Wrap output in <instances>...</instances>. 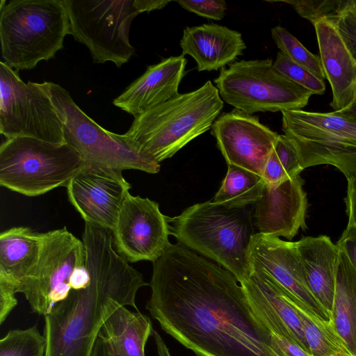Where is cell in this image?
I'll list each match as a JSON object with an SVG mask.
<instances>
[{"instance_id": "obj_5", "label": "cell", "mask_w": 356, "mask_h": 356, "mask_svg": "<svg viewBox=\"0 0 356 356\" xmlns=\"http://www.w3.org/2000/svg\"><path fill=\"white\" fill-rule=\"evenodd\" d=\"M70 34L63 0H1L0 41L3 62L16 71L54 58Z\"/></svg>"}, {"instance_id": "obj_38", "label": "cell", "mask_w": 356, "mask_h": 356, "mask_svg": "<svg viewBox=\"0 0 356 356\" xmlns=\"http://www.w3.org/2000/svg\"><path fill=\"white\" fill-rule=\"evenodd\" d=\"M90 356H115L106 339L98 334Z\"/></svg>"}, {"instance_id": "obj_19", "label": "cell", "mask_w": 356, "mask_h": 356, "mask_svg": "<svg viewBox=\"0 0 356 356\" xmlns=\"http://www.w3.org/2000/svg\"><path fill=\"white\" fill-rule=\"evenodd\" d=\"M187 60L182 55L163 59L149 65L113 104L134 117L177 95L186 74Z\"/></svg>"}, {"instance_id": "obj_15", "label": "cell", "mask_w": 356, "mask_h": 356, "mask_svg": "<svg viewBox=\"0 0 356 356\" xmlns=\"http://www.w3.org/2000/svg\"><path fill=\"white\" fill-rule=\"evenodd\" d=\"M211 131L228 165L245 168L263 177L277 133L261 124L257 116L236 108L216 119Z\"/></svg>"}, {"instance_id": "obj_22", "label": "cell", "mask_w": 356, "mask_h": 356, "mask_svg": "<svg viewBox=\"0 0 356 356\" xmlns=\"http://www.w3.org/2000/svg\"><path fill=\"white\" fill-rule=\"evenodd\" d=\"M42 233L27 227H15L0 234V282L17 288L36 264Z\"/></svg>"}, {"instance_id": "obj_37", "label": "cell", "mask_w": 356, "mask_h": 356, "mask_svg": "<svg viewBox=\"0 0 356 356\" xmlns=\"http://www.w3.org/2000/svg\"><path fill=\"white\" fill-rule=\"evenodd\" d=\"M271 337L272 341L289 356H312L309 353L293 340L273 334H271Z\"/></svg>"}, {"instance_id": "obj_26", "label": "cell", "mask_w": 356, "mask_h": 356, "mask_svg": "<svg viewBox=\"0 0 356 356\" xmlns=\"http://www.w3.org/2000/svg\"><path fill=\"white\" fill-rule=\"evenodd\" d=\"M263 177L245 168L228 165L227 172L213 202L230 209L245 208L261 198Z\"/></svg>"}, {"instance_id": "obj_29", "label": "cell", "mask_w": 356, "mask_h": 356, "mask_svg": "<svg viewBox=\"0 0 356 356\" xmlns=\"http://www.w3.org/2000/svg\"><path fill=\"white\" fill-rule=\"evenodd\" d=\"M271 35L280 51L291 60L306 68L320 79H325L320 57L306 49L285 28L280 26L273 27Z\"/></svg>"}, {"instance_id": "obj_34", "label": "cell", "mask_w": 356, "mask_h": 356, "mask_svg": "<svg viewBox=\"0 0 356 356\" xmlns=\"http://www.w3.org/2000/svg\"><path fill=\"white\" fill-rule=\"evenodd\" d=\"M15 288L3 282H0V324L6 320L8 314L17 304Z\"/></svg>"}, {"instance_id": "obj_27", "label": "cell", "mask_w": 356, "mask_h": 356, "mask_svg": "<svg viewBox=\"0 0 356 356\" xmlns=\"http://www.w3.org/2000/svg\"><path fill=\"white\" fill-rule=\"evenodd\" d=\"M304 170L297 152L286 136L279 135L266 162L263 179L268 185H277L300 175Z\"/></svg>"}, {"instance_id": "obj_3", "label": "cell", "mask_w": 356, "mask_h": 356, "mask_svg": "<svg viewBox=\"0 0 356 356\" xmlns=\"http://www.w3.org/2000/svg\"><path fill=\"white\" fill-rule=\"evenodd\" d=\"M223 105L218 88L207 81L193 91L178 94L134 117L122 136L139 152L160 163L211 128Z\"/></svg>"}, {"instance_id": "obj_12", "label": "cell", "mask_w": 356, "mask_h": 356, "mask_svg": "<svg viewBox=\"0 0 356 356\" xmlns=\"http://www.w3.org/2000/svg\"><path fill=\"white\" fill-rule=\"evenodd\" d=\"M86 264L83 241L65 227L42 233L39 259L18 285L17 293L24 295L33 312L45 316L68 296L74 271Z\"/></svg>"}, {"instance_id": "obj_41", "label": "cell", "mask_w": 356, "mask_h": 356, "mask_svg": "<svg viewBox=\"0 0 356 356\" xmlns=\"http://www.w3.org/2000/svg\"><path fill=\"white\" fill-rule=\"evenodd\" d=\"M336 356H353V355H352L351 354H343V355H336Z\"/></svg>"}, {"instance_id": "obj_10", "label": "cell", "mask_w": 356, "mask_h": 356, "mask_svg": "<svg viewBox=\"0 0 356 356\" xmlns=\"http://www.w3.org/2000/svg\"><path fill=\"white\" fill-rule=\"evenodd\" d=\"M221 99L249 115L302 110L313 93L278 71L271 59L242 60L214 79Z\"/></svg>"}, {"instance_id": "obj_17", "label": "cell", "mask_w": 356, "mask_h": 356, "mask_svg": "<svg viewBox=\"0 0 356 356\" xmlns=\"http://www.w3.org/2000/svg\"><path fill=\"white\" fill-rule=\"evenodd\" d=\"M304 180L298 175L277 185L265 184L255 204L254 222L259 233L291 240L300 229L307 228V194Z\"/></svg>"}, {"instance_id": "obj_24", "label": "cell", "mask_w": 356, "mask_h": 356, "mask_svg": "<svg viewBox=\"0 0 356 356\" xmlns=\"http://www.w3.org/2000/svg\"><path fill=\"white\" fill-rule=\"evenodd\" d=\"M331 319L349 352L356 356V270L340 250Z\"/></svg>"}, {"instance_id": "obj_31", "label": "cell", "mask_w": 356, "mask_h": 356, "mask_svg": "<svg viewBox=\"0 0 356 356\" xmlns=\"http://www.w3.org/2000/svg\"><path fill=\"white\" fill-rule=\"evenodd\" d=\"M330 21L356 60V0H341L336 15Z\"/></svg>"}, {"instance_id": "obj_39", "label": "cell", "mask_w": 356, "mask_h": 356, "mask_svg": "<svg viewBox=\"0 0 356 356\" xmlns=\"http://www.w3.org/2000/svg\"><path fill=\"white\" fill-rule=\"evenodd\" d=\"M152 335L155 339L159 356H171L169 349L159 334L154 330Z\"/></svg>"}, {"instance_id": "obj_25", "label": "cell", "mask_w": 356, "mask_h": 356, "mask_svg": "<svg viewBox=\"0 0 356 356\" xmlns=\"http://www.w3.org/2000/svg\"><path fill=\"white\" fill-rule=\"evenodd\" d=\"M286 300L298 314L305 340L312 356H336L351 354L331 322L323 321L312 315L309 309L281 285Z\"/></svg>"}, {"instance_id": "obj_21", "label": "cell", "mask_w": 356, "mask_h": 356, "mask_svg": "<svg viewBox=\"0 0 356 356\" xmlns=\"http://www.w3.org/2000/svg\"><path fill=\"white\" fill-rule=\"evenodd\" d=\"M295 243L309 290L331 315L339 254L338 247L325 235L302 238Z\"/></svg>"}, {"instance_id": "obj_23", "label": "cell", "mask_w": 356, "mask_h": 356, "mask_svg": "<svg viewBox=\"0 0 356 356\" xmlns=\"http://www.w3.org/2000/svg\"><path fill=\"white\" fill-rule=\"evenodd\" d=\"M153 330L147 315L121 306L105 320L99 334L115 356H145V346Z\"/></svg>"}, {"instance_id": "obj_36", "label": "cell", "mask_w": 356, "mask_h": 356, "mask_svg": "<svg viewBox=\"0 0 356 356\" xmlns=\"http://www.w3.org/2000/svg\"><path fill=\"white\" fill-rule=\"evenodd\" d=\"M348 180L347 195L345 199L348 227H356V175Z\"/></svg>"}, {"instance_id": "obj_7", "label": "cell", "mask_w": 356, "mask_h": 356, "mask_svg": "<svg viewBox=\"0 0 356 356\" xmlns=\"http://www.w3.org/2000/svg\"><path fill=\"white\" fill-rule=\"evenodd\" d=\"M83 165L79 154L67 143L15 137L0 146V185L29 197L66 187Z\"/></svg>"}, {"instance_id": "obj_30", "label": "cell", "mask_w": 356, "mask_h": 356, "mask_svg": "<svg viewBox=\"0 0 356 356\" xmlns=\"http://www.w3.org/2000/svg\"><path fill=\"white\" fill-rule=\"evenodd\" d=\"M274 67L289 79L311 91L313 95H323L325 91V83L301 65L294 63L284 53L277 54Z\"/></svg>"}, {"instance_id": "obj_20", "label": "cell", "mask_w": 356, "mask_h": 356, "mask_svg": "<svg viewBox=\"0 0 356 356\" xmlns=\"http://www.w3.org/2000/svg\"><path fill=\"white\" fill-rule=\"evenodd\" d=\"M180 47L182 56L194 58L199 72L222 69L246 49L241 33L216 24L186 27Z\"/></svg>"}, {"instance_id": "obj_14", "label": "cell", "mask_w": 356, "mask_h": 356, "mask_svg": "<svg viewBox=\"0 0 356 356\" xmlns=\"http://www.w3.org/2000/svg\"><path fill=\"white\" fill-rule=\"evenodd\" d=\"M66 188L85 222L113 232L131 185L122 172L84 163Z\"/></svg>"}, {"instance_id": "obj_35", "label": "cell", "mask_w": 356, "mask_h": 356, "mask_svg": "<svg viewBox=\"0 0 356 356\" xmlns=\"http://www.w3.org/2000/svg\"><path fill=\"white\" fill-rule=\"evenodd\" d=\"M336 245L356 270V227L347 226Z\"/></svg>"}, {"instance_id": "obj_33", "label": "cell", "mask_w": 356, "mask_h": 356, "mask_svg": "<svg viewBox=\"0 0 356 356\" xmlns=\"http://www.w3.org/2000/svg\"><path fill=\"white\" fill-rule=\"evenodd\" d=\"M177 3L188 11L215 20L222 19L227 9L226 2L223 0H181Z\"/></svg>"}, {"instance_id": "obj_28", "label": "cell", "mask_w": 356, "mask_h": 356, "mask_svg": "<svg viewBox=\"0 0 356 356\" xmlns=\"http://www.w3.org/2000/svg\"><path fill=\"white\" fill-rule=\"evenodd\" d=\"M46 339L34 325L10 330L0 340V356H44Z\"/></svg>"}, {"instance_id": "obj_40", "label": "cell", "mask_w": 356, "mask_h": 356, "mask_svg": "<svg viewBox=\"0 0 356 356\" xmlns=\"http://www.w3.org/2000/svg\"><path fill=\"white\" fill-rule=\"evenodd\" d=\"M339 112L350 118L356 119V101L348 108L340 111Z\"/></svg>"}, {"instance_id": "obj_11", "label": "cell", "mask_w": 356, "mask_h": 356, "mask_svg": "<svg viewBox=\"0 0 356 356\" xmlns=\"http://www.w3.org/2000/svg\"><path fill=\"white\" fill-rule=\"evenodd\" d=\"M0 133L66 143L63 124L42 83H24L18 72L0 62Z\"/></svg>"}, {"instance_id": "obj_1", "label": "cell", "mask_w": 356, "mask_h": 356, "mask_svg": "<svg viewBox=\"0 0 356 356\" xmlns=\"http://www.w3.org/2000/svg\"><path fill=\"white\" fill-rule=\"evenodd\" d=\"M146 309L196 356H277L235 276L180 243L153 263Z\"/></svg>"}, {"instance_id": "obj_13", "label": "cell", "mask_w": 356, "mask_h": 356, "mask_svg": "<svg viewBox=\"0 0 356 356\" xmlns=\"http://www.w3.org/2000/svg\"><path fill=\"white\" fill-rule=\"evenodd\" d=\"M113 234L115 251L127 262H154L170 246L168 217L159 204L127 194Z\"/></svg>"}, {"instance_id": "obj_6", "label": "cell", "mask_w": 356, "mask_h": 356, "mask_svg": "<svg viewBox=\"0 0 356 356\" xmlns=\"http://www.w3.org/2000/svg\"><path fill=\"white\" fill-rule=\"evenodd\" d=\"M70 34L88 49L93 62L127 63L135 49L129 42L132 21L140 13L160 10L170 1L63 0Z\"/></svg>"}, {"instance_id": "obj_4", "label": "cell", "mask_w": 356, "mask_h": 356, "mask_svg": "<svg viewBox=\"0 0 356 356\" xmlns=\"http://www.w3.org/2000/svg\"><path fill=\"white\" fill-rule=\"evenodd\" d=\"M168 222L178 243L220 264L239 283L250 275V245L255 233L248 208L230 209L211 200L168 217Z\"/></svg>"}, {"instance_id": "obj_2", "label": "cell", "mask_w": 356, "mask_h": 356, "mask_svg": "<svg viewBox=\"0 0 356 356\" xmlns=\"http://www.w3.org/2000/svg\"><path fill=\"white\" fill-rule=\"evenodd\" d=\"M83 242L90 282L44 316V356H90L105 320L121 306L138 311L136 293L149 285L115 251L111 230L85 222Z\"/></svg>"}, {"instance_id": "obj_9", "label": "cell", "mask_w": 356, "mask_h": 356, "mask_svg": "<svg viewBox=\"0 0 356 356\" xmlns=\"http://www.w3.org/2000/svg\"><path fill=\"white\" fill-rule=\"evenodd\" d=\"M282 128L303 169L327 164L347 179L356 175V119L339 111H282Z\"/></svg>"}, {"instance_id": "obj_16", "label": "cell", "mask_w": 356, "mask_h": 356, "mask_svg": "<svg viewBox=\"0 0 356 356\" xmlns=\"http://www.w3.org/2000/svg\"><path fill=\"white\" fill-rule=\"evenodd\" d=\"M249 252L251 264L270 275L314 316L331 322L330 314L318 302L307 284L295 242L255 233Z\"/></svg>"}, {"instance_id": "obj_32", "label": "cell", "mask_w": 356, "mask_h": 356, "mask_svg": "<svg viewBox=\"0 0 356 356\" xmlns=\"http://www.w3.org/2000/svg\"><path fill=\"white\" fill-rule=\"evenodd\" d=\"M341 0L284 1L293 6L302 17L314 24L321 19L330 20L335 15Z\"/></svg>"}, {"instance_id": "obj_8", "label": "cell", "mask_w": 356, "mask_h": 356, "mask_svg": "<svg viewBox=\"0 0 356 356\" xmlns=\"http://www.w3.org/2000/svg\"><path fill=\"white\" fill-rule=\"evenodd\" d=\"M42 83L63 122L65 143L79 154L84 163L122 172H159V162L139 152L122 134L99 125L79 107L66 89L51 81Z\"/></svg>"}, {"instance_id": "obj_18", "label": "cell", "mask_w": 356, "mask_h": 356, "mask_svg": "<svg viewBox=\"0 0 356 356\" xmlns=\"http://www.w3.org/2000/svg\"><path fill=\"white\" fill-rule=\"evenodd\" d=\"M313 25L323 71L332 89L330 106L334 111H343L356 101V60L332 22L321 19Z\"/></svg>"}]
</instances>
